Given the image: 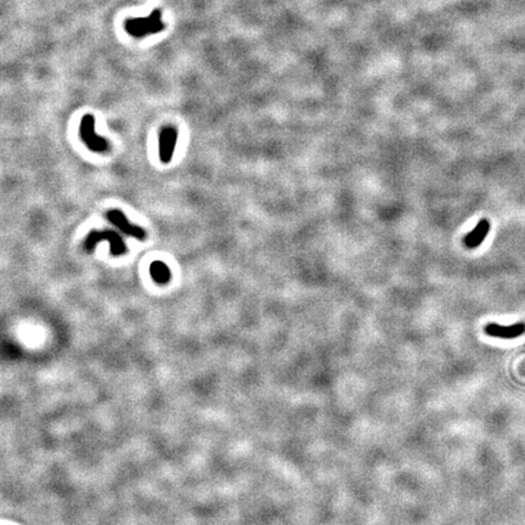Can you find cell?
I'll list each match as a JSON object with an SVG mask.
<instances>
[{
  "label": "cell",
  "mask_w": 525,
  "mask_h": 525,
  "mask_svg": "<svg viewBox=\"0 0 525 525\" xmlns=\"http://www.w3.org/2000/svg\"><path fill=\"white\" fill-rule=\"evenodd\" d=\"M178 141V129L173 125L163 128L159 135V158L162 163H169Z\"/></svg>",
  "instance_id": "5b68a950"
},
{
  "label": "cell",
  "mask_w": 525,
  "mask_h": 525,
  "mask_svg": "<svg viewBox=\"0 0 525 525\" xmlns=\"http://www.w3.org/2000/svg\"><path fill=\"white\" fill-rule=\"evenodd\" d=\"M102 240L110 242L111 253H112L113 255H122V254H124L126 250H128V248H126V246L124 245L123 240H122L120 234H117L116 231H111V230H107V231H92L90 232V234L88 235L87 239H85V243H84L85 250L92 252V250L95 248V246H96L99 242H101Z\"/></svg>",
  "instance_id": "7a4b0ae2"
},
{
  "label": "cell",
  "mask_w": 525,
  "mask_h": 525,
  "mask_svg": "<svg viewBox=\"0 0 525 525\" xmlns=\"http://www.w3.org/2000/svg\"><path fill=\"white\" fill-rule=\"evenodd\" d=\"M106 218L108 219V221L112 222L117 229H120V231L123 232V234L134 237V239L136 240H140V241L146 239V232H145L140 226H136V225L131 224V222L125 218V216H124L122 211H118V209L108 211L107 214H106Z\"/></svg>",
  "instance_id": "277c9868"
},
{
  "label": "cell",
  "mask_w": 525,
  "mask_h": 525,
  "mask_svg": "<svg viewBox=\"0 0 525 525\" xmlns=\"http://www.w3.org/2000/svg\"><path fill=\"white\" fill-rule=\"evenodd\" d=\"M124 28L133 37L142 38L162 32L165 28V25L161 20V11L158 9H154L149 17H136V19L125 20Z\"/></svg>",
  "instance_id": "6da1fadb"
},
{
  "label": "cell",
  "mask_w": 525,
  "mask_h": 525,
  "mask_svg": "<svg viewBox=\"0 0 525 525\" xmlns=\"http://www.w3.org/2000/svg\"><path fill=\"white\" fill-rule=\"evenodd\" d=\"M485 333L491 337L502 338V340H512L521 337L525 333V323L519 322L512 326H501L497 323H489L485 326Z\"/></svg>",
  "instance_id": "8992f818"
},
{
  "label": "cell",
  "mask_w": 525,
  "mask_h": 525,
  "mask_svg": "<svg viewBox=\"0 0 525 525\" xmlns=\"http://www.w3.org/2000/svg\"><path fill=\"white\" fill-rule=\"evenodd\" d=\"M489 231H490V221L483 219L477 224V226L472 230L470 232H468L467 236L464 237V245L467 248H477L482 245V242L484 241L485 237L488 236Z\"/></svg>",
  "instance_id": "52a82bcc"
},
{
  "label": "cell",
  "mask_w": 525,
  "mask_h": 525,
  "mask_svg": "<svg viewBox=\"0 0 525 525\" xmlns=\"http://www.w3.org/2000/svg\"><path fill=\"white\" fill-rule=\"evenodd\" d=\"M82 140L85 142L87 147L94 152H105L110 149V145L101 136L95 133V120L92 115H85L81 122L79 128Z\"/></svg>",
  "instance_id": "3957f363"
},
{
  "label": "cell",
  "mask_w": 525,
  "mask_h": 525,
  "mask_svg": "<svg viewBox=\"0 0 525 525\" xmlns=\"http://www.w3.org/2000/svg\"><path fill=\"white\" fill-rule=\"evenodd\" d=\"M150 274H151V278H154V281H156L157 283L164 284L169 282L170 280V270L167 265L163 262H154L150 266Z\"/></svg>",
  "instance_id": "ba28073f"
}]
</instances>
